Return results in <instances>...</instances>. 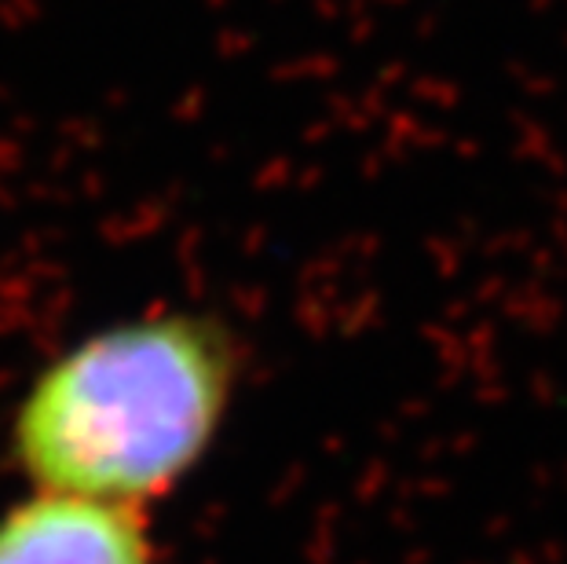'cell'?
Returning a JSON list of instances; mask_svg holds the SVG:
<instances>
[{"mask_svg": "<svg viewBox=\"0 0 567 564\" xmlns=\"http://www.w3.org/2000/svg\"><path fill=\"white\" fill-rule=\"evenodd\" d=\"M0 564H154L136 506L41 491L0 517Z\"/></svg>", "mask_w": 567, "mask_h": 564, "instance_id": "obj_2", "label": "cell"}, {"mask_svg": "<svg viewBox=\"0 0 567 564\" xmlns=\"http://www.w3.org/2000/svg\"><path fill=\"white\" fill-rule=\"evenodd\" d=\"M231 386V338L216 319L165 311L122 322L33 381L16 454L41 491L140 506L202 459Z\"/></svg>", "mask_w": 567, "mask_h": 564, "instance_id": "obj_1", "label": "cell"}]
</instances>
